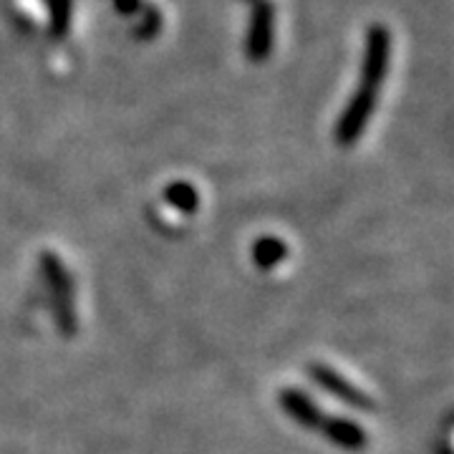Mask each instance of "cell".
I'll return each instance as SVG.
<instances>
[{"mask_svg": "<svg viewBox=\"0 0 454 454\" xmlns=\"http://www.w3.org/2000/svg\"><path fill=\"white\" fill-rule=\"evenodd\" d=\"M41 276L49 288L51 310H53V321L56 328L64 339H74L79 331V316H76V301H74V280L71 273L66 270L64 260L59 258L53 250L41 253Z\"/></svg>", "mask_w": 454, "mask_h": 454, "instance_id": "6da1fadb", "label": "cell"}, {"mask_svg": "<svg viewBox=\"0 0 454 454\" xmlns=\"http://www.w3.org/2000/svg\"><path fill=\"white\" fill-rule=\"evenodd\" d=\"M391 59V35L387 26L376 23L369 26L366 33V49H364V64H361V82L358 86L379 91L381 83L387 79Z\"/></svg>", "mask_w": 454, "mask_h": 454, "instance_id": "7a4b0ae2", "label": "cell"}, {"mask_svg": "<svg viewBox=\"0 0 454 454\" xmlns=\"http://www.w3.org/2000/svg\"><path fill=\"white\" fill-rule=\"evenodd\" d=\"M376 101H379V91L358 86L356 94L348 98L346 109L340 114L339 124H336V142L340 146L356 145L358 139H361V134H364L369 119H372L373 109H376Z\"/></svg>", "mask_w": 454, "mask_h": 454, "instance_id": "3957f363", "label": "cell"}, {"mask_svg": "<svg viewBox=\"0 0 454 454\" xmlns=\"http://www.w3.org/2000/svg\"><path fill=\"white\" fill-rule=\"evenodd\" d=\"M309 376L333 399H339L346 406L356 409V411H373L376 402L372 399V394H366L364 389H358L356 384H351L346 376H340L336 369L325 366V364H310Z\"/></svg>", "mask_w": 454, "mask_h": 454, "instance_id": "277c9868", "label": "cell"}, {"mask_svg": "<svg viewBox=\"0 0 454 454\" xmlns=\"http://www.w3.org/2000/svg\"><path fill=\"white\" fill-rule=\"evenodd\" d=\"M273 41H276V8L268 0H255L247 38H245V56L255 64H262L273 51Z\"/></svg>", "mask_w": 454, "mask_h": 454, "instance_id": "5b68a950", "label": "cell"}, {"mask_svg": "<svg viewBox=\"0 0 454 454\" xmlns=\"http://www.w3.org/2000/svg\"><path fill=\"white\" fill-rule=\"evenodd\" d=\"M278 402H280L283 411L291 417L293 422L301 424L303 429H318L321 422H324V409L316 404L303 389L286 387V389H280V394H278Z\"/></svg>", "mask_w": 454, "mask_h": 454, "instance_id": "8992f818", "label": "cell"}, {"mask_svg": "<svg viewBox=\"0 0 454 454\" xmlns=\"http://www.w3.org/2000/svg\"><path fill=\"white\" fill-rule=\"evenodd\" d=\"M324 432V437L336 444L339 450L346 452H361L369 447V434L366 429L354 419H343V417H324V422L318 427Z\"/></svg>", "mask_w": 454, "mask_h": 454, "instance_id": "52a82bcc", "label": "cell"}, {"mask_svg": "<svg viewBox=\"0 0 454 454\" xmlns=\"http://www.w3.org/2000/svg\"><path fill=\"white\" fill-rule=\"evenodd\" d=\"M288 258V245L280 238H260L258 243L253 245V262L260 270H273L283 260Z\"/></svg>", "mask_w": 454, "mask_h": 454, "instance_id": "ba28073f", "label": "cell"}, {"mask_svg": "<svg viewBox=\"0 0 454 454\" xmlns=\"http://www.w3.org/2000/svg\"><path fill=\"white\" fill-rule=\"evenodd\" d=\"M164 200H167V205H172V207L182 212V215H192V212H197V207H200V195H197V190L190 182H182V179L164 187Z\"/></svg>", "mask_w": 454, "mask_h": 454, "instance_id": "9c48e42d", "label": "cell"}, {"mask_svg": "<svg viewBox=\"0 0 454 454\" xmlns=\"http://www.w3.org/2000/svg\"><path fill=\"white\" fill-rule=\"evenodd\" d=\"M49 5V28L53 38H66L74 16V0H46Z\"/></svg>", "mask_w": 454, "mask_h": 454, "instance_id": "30bf717a", "label": "cell"}, {"mask_svg": "<svg viewBox=\"0 0 454 454\" xmlns=\"http://www.w3.org/2000/svg\"><path fill=\"white\" fill-rule=\"evenodd\" d=\"M160 26H162V18H160V13L157 11H149V18L145 20V26L139 28V38H152V35H157V31H160Z\"/></svg>", "mask_w": 454, "mask_h": 454, "instance_id": "8fae6325", "label": "cell"}, {"mask_svg": "<svg viewBox=\"0 0 454 454\" xmlns=\"http://www.w3.org/2000/svg\"><path fill=\"white\" fill-rule=\"evenodd\" d=\"M142 0H114V8L121 13V16H134L139 11Z\"/></svg>", "mask_w": 454, "mask_h": 454, "instance_id": "7c38bea8", "label": "cell"}]
</instances>
